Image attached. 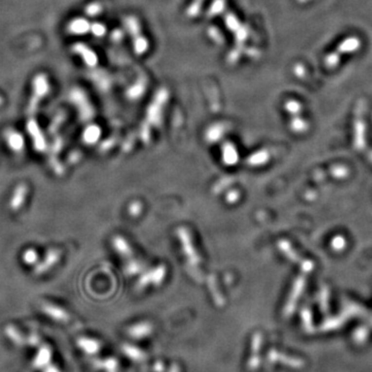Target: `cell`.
Segmentation results:
<instances>
[{"mask_svg": "<svg viewBox=\"0 0 372 372\" xmlns=\"http://www.w3.org/2000/svg\"><path fill=\"white\" fill-rule=\"evenodd\" d=\"M61 259V251L57 248H52L47 251L43 261L38 262L35 267V274L41 275L45 274L49 270H51L55 265Z\"/></svg>", "mask_w": 372, "mask_h": 372, "instance_id": "6da1fadb", "label": "cell"}, {"mask_svg": "<svg viewBox=\"0 0 372 372\" xmlns=\"http://www.w3.org/2000/svg\"><path fill=\"white\" fill-rule=\"evenodd\" d=\"M28 195V186L24 183L17 185L14 189L10 201V208L12 211H19L24 205Z\"/></svg>", "mask_w": 372, "mask_h": 372, "instance_id": "7a4b0ae2", "label": "cell"}, {"mask_svg": "<svg viewBox=\"0 0 372 372\" xmlns=\"http://www.w3.org/2000/svg\"><path fill=\"white\" fill-rule=\"evenodd\" d=\"M43 310L48 314L49 317H51L54 319L62 320V321H65V320L69 319L68 312H65L62 308L58 307V306H56V305L44 304Z\"/></svg>", "mask_w": 372, "mask_h": 372, "instance_id": "3957f363", "label": "cell"}, {"mask_svg": "<svg viewBox=\"0 0 372 372\" xmlns=\"http://www.w3.org/2000/svg\"><path fill=\"white\" fill-rule=\"evenodd\" d=\"M6 141H7V145L10 146V148L12 149L13 151L21 152L23 150L24 141L20 135L13 132V134L7 135Z\"/></svg>", "mask_w": 372, "mask_h": 372, "instance_id": "277c9868", "label": "cell"}, {"mask_svg": "<svg viewBox=\"0 0 372 372\" xmlns=\"http://www.w3.org/2000/svg\"><path fill=\"white\" fill-rule=\"evenodd\" d=\"M22 259L25 264L29 265V266H33V265H36L38 263V253L33 248H28V249L24 251Z\"/></svg>", "mask_w": 372, "mask_h": 372, "instance_id": "5b68a950", "label": "cell"}, {"mask_svg": "<svg viewBox=\"0 0 372 372\" xmlns=\"http://www.w3.org/2000/svg\"><path fill=\"white\" fill-rule=\"evenodd\" d=\"M97 137H98L97 131L90 129V130L86 131V134H85V142L88 144H93L96 141Z\"/></svg>", "mask_w": 372, "mask_h": 372, "instance_id": "8992f818", "label": "cell"}, {"mask_svg": "<svg viewBox=\"0 0 372 372\" xmlns=\"http://www.w3.org/2000/svg\"><path fill=\"white\" fill-rule=\"evenodd\" d=\"M266 159L267 157H265V155H258V157H250L249 159V163L250 164H253V165H258V164H262V163H265L266 162Z\"/></svg>", "mask_w": 372, "mask_h": 372, "instance_id": "52a82bcc", "label": "cell"}]
</instances>
